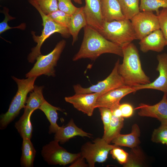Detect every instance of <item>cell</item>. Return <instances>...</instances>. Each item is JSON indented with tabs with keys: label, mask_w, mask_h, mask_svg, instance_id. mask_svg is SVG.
Here are the masks:
<instances>
[{
	"label": "cell",
	"mask_w": 167,
	"mask_h": 167,
	"mask_svg": "<svg viewBox=\"0 0 167 167\" xmlns=\"http://www.w3.org/2000/svg\"><path fill=\"white\" fill-rule=\"evenodd\" d=\"M37 77L19 79L14 76L13 79L18 86L17 92L12 99L7 112L0 117V129H4L19 114L20 110L24 108L27 99V96L34 87V83Z\"/></svg>",
	"instance_id": "obj_4"
},
{
	"label": "cell",
	"mask_w": 167,
	"mask_h": 167,
	"mask_svg": "<svg viewBox=\"0 0 167 167\" xmlns=\"http://www.w3.org/2000/svg\"><path fill=\"white\" fill-rule=\"evenodd\" d=\"M58 10L71 15L78 8L73 4L71 0H58Z\"/></svg>",
	"instance_id": "obj_35"
},
{
	"label": "cell",
	"mask_w": 167,
	"mask_h": 167,
	"mask_svg": "<svg viewBox=\"0 0 167 167\" xmlns=\"http://www.w3.org/2000/svg\"><path fill=\"white\" fill-rule=\"evenodd\" d=\"M84 0V10L87 25L100 31L105 22L101 13V0Z\"/></svg>",
	"instance_id": "obj_15"
},
{
	"label": "cell",
	"mask_w": 167,
	"mask_h": 167,
	"mask_svg": "<svg viewBox=\"0 0 167 167\" xmlns=\"http://www.w3.org/2000/svg\"><path fill=\"white\" fill-rule=\"evenodd\" d=\"M110 152L112 157L114 159H116L119 164L123 165L127 162L129 153L118 146H117L113 148L110 150Z\"/></svg>",
	"instance_id": "obj_33"
},
{
	"label": "cell",
	"mask_w": 167,
	"mask_h": 167,
	"mask_svg": "<svg viewBox=\"0 0 167 167\" xmlns=\"http://www.w3.org/2000/svg\"><path fill=\"white\" fill-rule=\"evenodd\" d=\"M119 108L120 110L122 117L128 118L131 117L134 112V109L132 106L128 103L120 104Z\"/></svg>",
	"instance_id": "obj_37"
},
{
	"label": "cell",
	"mask_w": 167,
	"mask_h": 167,
	"mask_svg": "<svg viewBox=\"0 0 167 167\" xmlns=\"http://www.w3.org/2000/svg\"><path fill=\"white\" fill-rule=\"evenodd\" d=\"M44 86L34 85L33 90L30 92V95L27 98L24 113H30L37 109L42 105L45 100L43 94Z\"/></svg>",
	"instance_id": "obj_21"
},
{
	"label": "cell",
	"mask_w": 167,
	"mask_h": 167,
	"mask_svg": "<svg viewBox=\"0 0 167 167\" xmlns=\"http://www.w3.org/2000/svg\"><path fill=\"white\" fill-rule=\"evenodd\" d=\"M140 11L156 12L157 15L160 8H167V0H140Z\"/></svg>",
	"instance_id": "obj_28"
},
{
	"label": "cell",
	"mask_w": 167,
	"mask_h": 167,
	"mask_svg": "<svg viewBox=\"0 0 167 167\" xmlns=\"http://www.w3.org/2000/svg\"><path fill=\"white\" fill-rule=\"evenodd\" d=\"M41 11L48 15L58 9V0H35Z\"/></svg>",
	"instance_id": "obj_31"
},
{
	"label": "cell",
	"mask_w": 167,
	"mask_h": 167,
	"mask_svg": "<svg viewBox=\"0 0 167 167\" xmlns=\"http://www.w3.org/2000/svg\"><path fill=\"white\" fill-rule=\"evenodd\" d=\"M84 8V6L78 7L76 11L71 16L68 28L72 37V45L77 40L80 30L87 25Z\"/></svg>",
	"instance_id": "obj_20"
},
{
	"label": "cell",
	"mask_w": 167,
	"mask_h": 167,
	"mask_svg": "<svg viewBox=\"0 0 167 167\" xmlns=\"http://www.w3.org/2000/svg\"><path fill=\"white\" fill-rule=\"evenodd\" d=\"M131 20L137 39L140 40L160 29L158 16L152 11H140Z\"/></svg>",
	"instance_id": "obj_10"
},
{
	"label": "cell",
	"mask_w": 167,
	"mask_h": 167,
	"mask_svg": "<svg viewBox=\"0 0 167 167\" xmlns=\"http://www.w3.org/2000/svg\"><path fill=\"white\" fill-rule=\"evenodd\" d=\"M140 135V129L136 124L132 126L131 132L127 134H119L111 142L118 146L134 148L138 146L140 143L139 137Z\"/></svg>",
	"instance_id": "obj_19"
},
{
	"label": "cell",
	"mask_w": 167,
	"mask_h": 167,
	"mask_svg": "<svg viewBox=\"0 0 167 167\" xmlns=\"http://www.w3.org/2000/svg\"><path fill=\"white\" fill-rule=\"evenodd\" d=\"M58 143L54 140L42 148V156L49 164L65 165L72 163L81 156L80 152L73 153L68 152Z\"/></svg>",
	"instance_id": "obj_9"
},
{
	"label": "cell",
	"mask_w": 167,
	"mask_h": 167,
	"mask_svg": "<svg viewBox=\"0 0 167 167\" xmlns=\"http://www.w3.org/2000/svg\"><path fill=\"white\" fill-rule=\"evenodd\" d=\"M117 146L107 143L102 138H97L92 143L88 142L83 144L80 153L86 160L89 167H94L96 163L105 161L110 150Z\"/></svg>",
	"instance_id": "obj_7"
},
{
	"label": "cell",
	"mask_w": 167,
	"mask_h": 167,
	"mask_svg": "<svg viewBox=\"0 0 167 167\" xmlns=\"http://www.w3.org/2000/svg\"><path fill=\"white\" fill-rule=\"evenodd\" d=\"M101 10L104 21L109 22L125 19L118 0H101Z\"/></svg>",
	"instance_id": "obj_18"
},
{
	"label": "cell",
	"mask_w": 167,
	"mask_h": 167,
	"mask_svg": "<svg viewBox=\"0 0 167 167\" xmlns=\"http://www.w3.org/2000/svg\"><path fill=\"white\" fill-rule=\"evenodd\" d=\"M55 133L54 140L62 144L76 136L91 138L92 135L78 127L75 124L72 119H71L66 125L60 126Z\"/></svg>",
	"instance_id": "obj_17"
},
{
	"label": "cell",
	"mask_w": 167,
	"mask_h": 167,
	"mask_svg": "<svg viewBox=\"0 0 167 167\" xmlns=\"http://www.w3.org/2000/svg\"><path fill=\"white\" fill-rule=\"evenodd\" d=\"M145 158L144 154L138 146L131 148L127 162L123 165L125 167H140L143 165Z\"/></svg>",
	"instance_id": "obj_27"
},
{
	"label": "cell",
	"mask_w": 167,
	"mask_h": 167,
	"mask_svg": "<svg viewBox=\"0 0 167 167\" xmlns=\"http://www.w3.org/2000/svg\"><path fill=\"white\" fill-rule=\"evenodd\" d=\"M135 91L132 87L124 85L100 95L96 103V108L105 107L112 111L118 108L122 99Z\"/></svg>",
	"instance_id": "obj_12"
},
{
	"label": "cell",
	"mask_w": 167,
	"mask_h": 167,
	"mask_svg": "<svg viewBox=\"0 0 167 167\" xmlns=\"http://www.w3.org/2000/svg\"><path fill=\"white\" fill-rule=\"evenodd\" d=\"M158 64L156 70L159 75L152 82L132 87L135 92L143 89H152L161 91L167 96V54L163 53L157 56Z\"/></svg>",
	"instance_id": "obj_11"
},
{
	"label": "cell",
	"mask_w": 167,
	"mask_h": 167,
	"mask_svg": "<svg viewBox=\"0 0 167 167\" xmlns=\"http://www.w3.org/2000/svg\"><path fill=\"white\" fill-rule=\"evenodd\" d=\"M23 139L22 154L20 159L21 165L24 167H33L36 151L31 139L27 138Z\"/></svg>",
	"instance_id": "obj_23"
},
{
	"label": "cell",
	"mask_w": 167,
	"mask_h": 167,
	"mask_svg": "<svg viewBox=\"0 0 167 167\" xmlns=\"http://www.w3.org/2000/svg\"><path fill=\"white\" fill-rule=\"evenodd\" d=\"M140 40V49L144 53L150 50L160 52L166 46L165 40L160 29L153 32Z\"/></svg>",
	"instance_id": "obj_16"
},
{
	"label": "cell",
	"mask_w": 167,
	"mask_h": 167,
	"mask_svg": "<svg viewBox=\"0 0 167 167\" xmlns=\"http://www.w3.org/2000/svg\"><path fill=\"white\" fill-rule=\"evenodd\" d=\"M112 111L113 114L115 116L118 117H122L121 112L119 108V107Z\"/></svg>",
	"instance_id": "obj_39"
},
{
	"label": "cell",
	"mask_w": 167,
	"mask_h": 167,
	"mask_svg": "<svg viewBox=\"0 0 167 167\" xmlns=\"http://www.w3.org/2000/svg\"><path fill=\"white\" fill-rule=\"evenodd\" d=\"M140 0H118L125 18L131 20L140 11Z\"/></svg>",
	"instance_id": "obj_26"
},
{
	"label": "cell",
	"mask_w": 167,
	"mask_h": 167,
	"mask_svg": "<svg viewBox=\"0 0 167 167\" xmlns=\"http://www.w3.org/2000/svg\"><path fill=\"white\" fill-rule=\"evenodd\" d=\"M151 140L153 142L161 143L167 146V124H161L158 128L154 130Z\"/></svg>",
	"instance_id": "obj_29"
},
{
	"label": "cell",
	"mask_w": 167,
	"mask_h": 167,
	"mask_svg": "<svg viewBox=\"0 0 167 167\" xmlns=\"http://www.w3.org/2000/svg\"><path fill=\"white\" fill-rule=\"evenodd\" d=\"M160 27L167 46V8H163L157 15Z\"/></svg>",
	"instance_id": "obj_34"
},
{
	"label": "cell",
	"mask_w": 167,
	"mask_h": 167,
	"mask_svg": "<svg viewBox=\"0 0 167 167\" xmlns=\"http://www.w3.org/2000/svg\"><path fill=\"white\" fill-rule=\"evenodd\" d=\"M66 44L64 40L60 41L54 49L46 55H39L36 59V62L33 67L26 74V77L30 78L44 75L48 76H54V67Z\"/></svg>",
	"instance_id": "obj_6"
},
{
	"label": "cell",
	"mask_w": 167,
	"mask_h": 167,
	"mask_svg": "<svg viewBox=\"0 0 167 167\" xmlns=\"http://www.w3.org/2000/svg\"><path fill=\"white\" fill-rule=\"evenodd\" d=\"M9 9L6 7H4L2 11L5 15V18L3 21L0 23V34L8 30L13 28H16L23 30L25 29L26 28V24L25 23H22L19 26L13 27L8 25L7 23L8 21L15 19V18L9 15Z\"/></svg>",
	"instance_id": "obj_30"
},
{
	"label": "cell",
	"mask_w": 167,
	"mask_h": 167,
	"mask_svg": "<svg viewBox=\"0 0 167 167\" xmlns=\"http://www.w3.org/2000/svg\"><path fill=\"white\" fill-rule=\"evenodd\" d=\"M119 63L120 61L118 59L109 75L104 80L98 82L96 84L87 88H83L79 84L74 85L73 88L75 94L98 93L102 95L125 85L124 80L118 72V68Z\"/></svg>",
	"instance_id": "obj_8"
},
{
	"label": "cell",
	"mask_w": 167,
	"mask_h": 167,
	"mask_svg": "<svg viewBox=\"0 0 167 167\" xmlns=\"http://www.w3.org/2000/svg\"><path fill=\"white\" fill-rule=\"evenodd\" d=\"M85 159L81 155L75 160L71 165L70 167H89L88 164H87L85 161Z\"/></svg>",
	"instance_id": "obj_38"
},
{
	"label": "cell",
	"mask_w": 167,
	"mask_h": 167,
	"mask_svg": "<svg viewBox=\"0 0 167 167\" xmlns=\"http://www.w3.org/2000/svg\"><path fill=\"white\" fill-rule=\"evenodd\" d=\"M74 1L75 3L79 4H82V0H73Z\"/></svg>",
	"instance_id": "obj_40"
},
{
	"label": "cell",
	"mask_w": 167,
	"mask_h": 167,
	"mask_svg": "<svg viewBox=\"0 0 167 167\" xmlns=\"http://www.w3.org/2000/svg\"><path fill=\"white\" fill-rule=\"evenodd\" d=\"M98 32L106 39L122 48L137 39L131 22L126 18L105 21L102 29Z\"/></svg>",
	"instance_id": "obj_5"
},
{
	"label": "cell",
	"mask_w": 167,
	"mask_h": 167,
	"mask_svg": "<svg viewBox=\"0 0 167 167\" xmlns=\"http://www.w3.org/2000/svg\"><path fill=\"white\" fill-rule=\"evenodd\" d=\"M124 119L122 117H118L112 115L109 127L106 131L104 133L102 138L108 143L120 134L124 125Z\"/></svg>",
	"instance_id": "obj_24"
},
{
	"label": "cell",
	"mask_w": 167,
	"mask_h": 167,
	"mask_svg": "<svg viewBox=\"0 0 167 167\" xmlns=\"http://www.w3.org/2000/svg\"><path fill=\"white\" fill-rule=\"evenodd\" d=\"M47 15L54 21L67 28L71 16L59 10L54 11Z\"/></svg>",
	"instance_id": "obj_32"
},
{
	"label": "cell",
	"mask_w": 167,
	"mask_h": 167,
	"mask_svg": "<svg viewBox=\"0 0 167 167\" xmlns=\"http://www.w3.org/2000/svg\"><path fill=\"white\" fill-rule=\"evenodd\" d=\"M39 109L45 113L50 122L49 133H55L60 127L57 123L58 118L57 111H61V109L52 105L45 100Z\"/></svg>",
	"instance_id": "obj_22"
},
{
	"label": "cell",
	"mask_w": 167,
	"mask_h": 167,
	"mask_svg": "<svg viewBox=\"0 0 167 167\" xmlns=\"http://www.w3.org/2000/svg\"><path fill=\"white\" fill-rule=\"evenodd\" d=\"M84 31L82 42L72 58L73 61L86 58L94 60L106 53L123 57L122 48L106 39L96 29L87 25L84 28Z\"/></svg>",
	"instance_id": "obj_1"
},
{
	"label": "cell",
	"mask_w": 167,
	"mask_h": 167,
	"mask_svg": "<svg viewBox=\"0 0 167 167\" xmlns=\"http://www.w3.org/2000/svg\"><path fill=\"white\" fill-rule=\"evenodd\" d=\"M123 60L118 70L125 85L133 87L151 82L150 78L143 70L139 51L132 42L122 48Z\"/></svg>",
	"instance_id": "obj_2"
},
{
	"label": "cell",
	"mask_w": 167,
	"mask_h": 167,
	"mask_svg": "<svg viewBox=\"0 0 167 167\" xmlns=\"http://www.w3.org/2000/svg\"><path fill=\"white\" fill-rule=\"evenodd\" d=\"M101 94L98 93L75 94L66 97V101L72 104L78 110L91 116L93 113L96 100Z\"/></svg>",
	"instance_id": "obj_13"
},
{
	"label": "cell",
	"mask_w": 167,
	"mask_h": 167,
	"mask_svg": "<svg viewBox=\"0 0 167 167\" xmlns=\"http://www.w3.org/2000/svg\"><path fill=\"white\" fill-rule=\"evenodd\" d=\"M134 109H139L140 116L155 118L161 124H167V96L165 94L158 103L153 105L141 103Z\"/></svg>",
	"instance_id": "obj_14"
},
{
	"label": "cell",
	"mask_w": 167,
	"mask_h": 167,
	"mask_svg": "<svg viewBox=\"0 0 167 167\" xmlns=\"http://www.w3.org/2000/svg\"><path fill=\"white\" fill-rule=\"evenodd\" d=\"M32 113L27 114L24 113L15 123V127L23 139H31L33 128L30 118Z\"/></svg>",
	"instance_id": "obj_25"
},
{
	"label": "cell",
	"mask_w": 167,
	"mask_h": 167,
	"mask_svg": "<svg viewBox=\"0 0 167 167\" xmlns=\"http://www.w3.org/2000/svg\"><path fill=\"white\" fill-rule=\"evenodd\" d=\"M28 1L39 13L42 18L43 26L40 36L36 35L34 31L31 32L33 39L36 43V45L32 49L31 52L28 54L27 59L29 62L33 63L37 58L41 54V49L42 44L51 35L57 32L62 36L67 38L71 35L67 28L56 22L45 14L41 10L35 0H28Z\"/></svg>",
	"instance_id": "obj_3"
},
{
	"label": "cell",
	"mask_w": 167,
	"mask_h": 167,
	"mask_svg": "<svg viewBox=\"0 0 167 167\" xmlns=\"http://www.w3.org/2000/svg\"><path fill=\"white\" fill-rule=\"evenodd\" d=\"M98 108L103 124L104 133H105L109 127L113 115L112 112L110 109L106 107H100Z\"/></svg>",
	"instance_id": "obj_36"
}]
</instances>
